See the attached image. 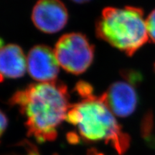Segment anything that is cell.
<instances>
[{"label":"cell","mask_w":155,"mask_h":155,"mask_svg":"<svg viewBox=\"0 0 155 155\" xmlns=\"http://www.w3.org/2000/svg\"><path fill=\"white\" fill-rule=\"evenodd\" d=\"M27 66L30 76L39 82L56 80L60 65L54 50L47 45H35L29 52Z\"/></svg>","instance_id":"obj_6"},{"label":"cell","mask_w":155,"mask_h":155,"mask_svg":"<svg viewBox=\"0 0 155 155\" xmlns=\"http://www.w3.org/2000/svg\"><path fill=\"white\" fill-rule=\"evenodd\" d=\"M55 55L61 68L73 75L84 73L94 58V47L84 35L65 34L55 45Z\"/></svg>","instance_id":"obj_4"},{"label":"cell","mask_w":155,"mask_h":155,"mask_svg":"<svg viewBox=\"0 0 155 155\" xmlns=\"http://www.w3.org/2000/svg\"><path fill=\"white\" fill-rule=\"evenodd\" d=\"M101 96L112 113L119 117L131 115L138 103V96L134 88L126 81L114 83Z\"/></svg>","instance_id":"obj_7"},{"label":"cell","mask_w":155,"mask_h":155,"mask_svg":"<svg viewBox=\"0 0 155 155\" xmlns=\"http://www.w3.org/2000/svg\"><path fill=\"white\" fill-rule=\"evenodd\" d=\"M22 151L19 153H12L8 155H40L36 147L28 141H22L20 143Z\"/></svg>","instance_id":"obj_10"},{"label":"cell","mask_w":155,"mask_h":155,"mask_svg":"<svg viewBox=\"0 0 155 155\" xmlns=\"http://www.w3.org/2000/svg\"><path fill=\"white\" fill-rule=\"evenodd\" d=\"M9 104L18 108L28 135L40 143L55 140L71 105L67 86L56 80L32 83L17 91Z\"/></svg>","instance_id":"obj_1"},{"label":"cell","mask_w":155,"mask_h":155,"mask_svg":"<svg viewBox=\"0 0 155 155\" xmlns=\"http://www.w3.org/2000/svg\"><path fill=\"white\" fill-rule=\"evenodd\" d=\"M71 1L74 2L78 3V4H83V3L88 2L91 1V0H71Z\"/></svg>","instance_id":"obj_12"},{"label":"cell","mask_w":155,"mask_h":155,"mask_svg":"<svg viewBox=\"0 0 155 155\" xmlns=\"http://www.w3.org/2000/svg\"><path fill=\"white\" fill-rule=\"evenodd\" d=\"M4 45V42H3V40H2L1 38H0V48L2 47V46Z\"/></svg>","instance_id":"obj_14"},{"label":"cell","mask_w":155,"mask_h":155,"mask_svg":"<svg viewBox=\"0 0 155 155\" xmlns=\"http://www.w3.org/2000/svg\"><path fill=\"white\" fill-rule=\"evenodd\" d=\"M96 35L113 47L132 56L149 40L146 19L141 9L106 7L96 24Z\"/></svg>","instance_id":"obj_3"},{"label":"cell","mask_w":155,"mask_h":155,"mask_svg":"<svg viewBox=\"0 0 155 155\" xmlns=\"http://www.w3.org/2000/svg\"><path fill=\"white\" fill-rule=\"evenodd\" d=\"M27 69V57L19 45L8 44L0 48V81L22 77Z\"/></svg>","instance_id":"obj_8"},{"label":"cell","mask_w":155,"mask_h":155,"mask_svg":"<svg viewBox=\"0 0 155 155\" xmlns=\"http://www.w3.org/2000/svg\"><path fill=\"white\" fill-rule=\"evenodd\" d=\"M88 155H102V154H99L98 152H96V151H91L90 152L88 153Z\"/></svg>","instance_id":"obj_13"},{"label":"cell","mask_w":155,"mask_h":155,"mask_svg":"<svg viewBox=\"0 0 155 155\" xmlns=\"http://www.w3.org/2000/svg\"><path fill=\"white\" fill-rule=\"evenodd\" d=\"M65 119L77 128L85 140L104 141L120 154L129 148L130 137L122 130L101 96L92 94L83 97L78 103L71 104Z\"/></svg>","instance_id":"obj_2"},{"label":"cell","mask_w":155,"mask_h":155,"mask_svg":"<svg viewBox=\"0 0 155 155\" xmlns=\"http://www.w3.org/2000/svg\"><path fill=\"white\" fill-rule=\"evenodd\" d=\"M32 19L38 30L53 34L65 28L68 13L61 0H38L32 9Z\"/></svg>","instance_id":"obj_5"},{"label":"cell","mask_w":155,"mask_h":155,"mask_svg":"<svg viewBox=\"0 0 155 155\" xmlns=\"http://www.w3.org/2000/svg\"><path fill=\"white\" fill-rule=\"evenodd\" d=\"M146 23L149 39L155 43V9L150 13L146 19Z\"/></svg>","instance_id":"obj_9"},{"label":"cell","mask_w":155,"mask_h":155,"mask_svg":"<svg viewBox=\"0 0 155 155\" xmlns=\"http://www.w3.org/2000/svg\"><path fill=\"white\" fill-rule=\"evenodd\" d=\"M8 124V119L5 113L0 110V137L2 136Z\"/></svg>","instance_id":"obj_11"}]
</instances>
